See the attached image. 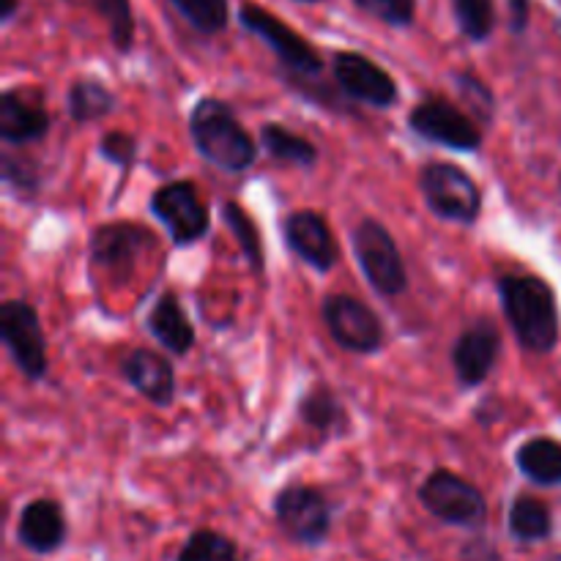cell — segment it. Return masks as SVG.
Instances as JSON below:
<instances>
[{
    "label": "cell",
    "instance_id": "obj_1",
    "mask_svg": "<svg viewBox=\"0 0 561 561\" xmlns=\"http://www.w3.org/2000/svg\"><path fill=\"white\" fill-rule=\"evenodd\" d=\"M502 310L526 351L548 354L559 343V307L553 288L535 274L499 279Z\"/></svg>",
    "mask_w": 561,
    "mask_h": 561
},
{
    "label": "cell",
    "instance_id": "obj_2",
    "mask_svg": "<svg viewBox=\"0 0 561 561\" xmlns=\"http://www.w3.org/2000/svg\"><path fill=\"white\" fill-rule=\"evenodd\" d=\"M192 142L206 162L225 173H244L257 159V146L233 110L219 99H201L190 115Z\"/></svg>",
    "mask_w": 561,
    "mask_h": 561
},
{
    "label": "cell",
    "instance_id": "obj_3",
    "mask_svg": "<svg viewBox=\"0 0 561 561\" xmlns=\"http://www.w3.org/2000/svg\"><path fill=\"white\" fill-rule=\"evenodd\" d=\"M420 190L427 208L449 222L474 225L482 211V192L463 168L453 162H431L420 170Z\"/></svg>",
    "mask_w": 561,
    "mask_h": 561
},
{
    "label": "cell",
    "instance_id": "obj_4",
    "mask_svg": "<svg viewBox=\"0 0 561 561\" xmlns=\"http://www.w3.org/2000/svg\"><path fill=\"white\" fill-rule=\"evenodd\" d=\"M420 502L433 518L447 526L480 529L488 520V502L480 488L449 469H436L427 474L420 488Z\"/></svg>",
    "mask_w": 561,
    "mask_h": 561
},
{
    "label": "cell",
    "instance_id": "obj_5",
    "mask_svg": "<svg viewBox=\"0 0 561 561\" xmlns=\"http://www.w3.org/2000/svg\"><path fill=\"white\" fill-rule=\"evenodd\" d=\"M354 255L373 290L381 296H400L409 288V274L392 233L376 219H362L351 233Z\"/></svg>",
    "mask_w": 561,
    "mask_h": 561
},
{
    "label": "cell",
    "instance_id": "obj_6",
    "mask_svg": "<svg viewBox=\"0 0 561 561\" xmlns=\"http://www.w3.org/2000/svg\"><path fill=\"white\" fill-rule=\"evenodd\" d=\"M0 340L27 381H42L47 376V340L38 323V312L27 301L9 299L0 307Z\"/></svg>",
    "mask_w": 561,
    "mask_h": 561
},
{
    "label": "cell",
    "instance_id": "obj_7",
    "mask_svg": "<svg viewBox=\"0 0 561 561\" xmlns=\"http://www.w3.org/2000/svg\"><path fill=\"white\" fill-rule=\"evenodd\" d=\"M274 518L283 535L299 546H321L332 531V507L318 488L288 485L274 499Z\"/></svg>",
    "mask_w": 561,
    "mask_h": 561
},
{
    "label": "cell",
    "instance_id": "obj_8",
    "mask_svg": "<svg viewBox=\"0 0 561 561\" xmlns=\"http://www.w3.org/2000/svg\"><path fill=\"white\" fill-rule=\"evenodd\" d=\"M151 211L179 247L195 244L211 228L206 203L201 201V192L192 181H173V184L159 186L151 197Z\"/></svg>",
    "mask_w": 561,
    "mask_h": 561
},
{
    "label": "cell",
    "instance_id": "obj_9",
    "mask_svg": "<svg viewBox=\"0 0 561 561\" xmlns=\"http://www.w3.org/2000/svg\"><path fill=\"white\" fill-rule=\"evenodd\" d=\"M323 323L334 343L351 354H376L383 345V327L376 312L348 294H332L323 301Z\"/></svg>",
    "mask_w": 561,
    "mask_h": 561
},
{
    "label": "cell",
    "instance_id": "obj_10",
    "mask_svg": "<svg viewBox=\"0 0 561 561\" xmlns=\"http://www.w3.org/2000/svg\"><path fill=\"white\" fill-rule=\"evenodd\" d=\"M409 126L427 142H438L453 151H477L482 146V135L474 121L447 99H427L416 104L409 115Z\"/></svg>",
    "mask_w": 561,
    "mask_h": 561
},
{
    "label": "cell",
    "instance_id": "obj_11",
    "mask_svg": "<svg viewBox=\"0 0 561 561\" xmlns=\"http://www.w3.org/2000/svg\"><path fill=\"white\" fill-rule=\"evenodd\" d=\"M241 25H244L247 31L255 33L257 38H263V42L277 53V58L283 60L288 69H294L296 75L312 77L323 71L321 55H318L294 27L279 22L277 16L268 14V11L257 9V5H244V9H241Z\"/></svg>",
    "mask_w": 561,
    "mask_h": 561
},
{
    "label": "cell",
    "instance_id": "obj_12",
    "mask_svg": "<svg viewBox=\"0 0 561 561\" xmlns=\"http://www.w3.org/2000/svg\"><path fill=\"white\" fill-rule=\"evenodd\" d=\"M332 71L340 91L354 99V102L370 104V107L378 110H387L398 102V82L365 55L340 53L334 58Z\"/></svg>",
    "mask_w": 561,
    "mask_h": 561
},
{
    "label": "cell",
    "instance_id": "obj_13",
    "mask_svg": "<svg viewBox=\"0 0 561 561\" xmlns=\"http://www.w3.org/2000/svg\"><path fill=\"white\" fill-rule=\"evenodd\" d=\"M285 244L299 261L316 272H332L340 261V247L332 228L318 211H294L285 219Z\"/></svg>",
    "mask_w": 561,
    "mask_h": 561
},
{
    "label": "cell",
    "instance_id": "obj_14",
    "mask_svg": "<svg viewBox=\"0 0 561 561\" xmlns=\"http://www.w3.org/2000/svg\"><path fill=\"white\" fill-rule=\"evenodd\" d=\"M499 351H502V334L493 323H474L466 329L453 348V367L458 383L463 389H474L491 376V370L499 362Z\"/></svg>",
    "mask_w": 561,
    "mask_h": 561
},
{
    "label": "cell",
    "instance_id": "obj_15",
    "mask_svg": "<svg viewBox=\"0 0 561 561\" xmlns=\"http://www.w3.org/2000/svg\"><path fill=\"white\" fill-rule=\"evenodd\" d=\"M151 233L140 225H104L91 239V261L107 274H124L129 272L135 257L151 247Z\"/></svg>",
    "mask_w": 561,
    "mask_h": 561
},
{
    "label": "cell",
    "instance_id": "obj_16",
    "mask_svg": "<svg viewBox=\"0 0 561 561\" xmlns=\"http://www.w3.org/2000/svg\"><path fill=\"white\" fill-rule=\"evenodd\" d=\"M124 378L157 409H168L175 400L173 365L151 348H135L121 362Z\"/></svg>",
    "mask_w": 561,
    "mask_h": 561
},
{
    "label": "cell",
    "instance_id": "obj_17",
    "mask_svg": "<svg viewBox=\"0 0 561 561\" xmlns=\"http://www.w3.org/2000/svg\"><path fill=\"white\" fill-rule=\"evenodd\" d=\"M66 518L64 510L53 499H33L25 504L20 513V524H16V540L25 546L27 551L47 557L55 553L66 542Z\"/></svg>",
    "mask_w": 561,
    "mask_h": 561
},
{
    "label": "cell",
    "instance_id": "obj_18",
    "mask_svg": "<svg viewBox=\"0 0 561 561\" xmlns=\"http://www.w3.org/2000/svg\"><path fill=\"white\" fill-rule=\"evenodd\" d=\"M49 115L38 104L27 102L22 93L5 91L0 99V137L9 146H25L47 135Z\"/></svg>",
    "mask_w": 561,
    "mask_h": 561
},
{
    "label": "cell",
    "instance_id": "obj_19",
    "mask_svg": "<svg viewBox=\"0 0 561 561\" xmlns=\"http://www.w3.org/2000/svg\"><path fill=\"white\" fill-rule=\"evenodd\" d=\"M148 332L175 356L190 354V348L195 345V329L181 307V299L170 290L153 301V310L148 312Z\"/></svg>",
    "mask_w": 561,
    "mask_h": 561
},
{
    "label": "cell",
    "instance_id": "obj_20",
    "mask_svg": "<svg viewBox=\"0 0 561 561\" xmlns=\"http://www.w3.org/2000/svg\"><path fill=\"white\" fill-rule=\"evenodd\" d=\"M299 420L321 436H343L348 431V411L332 387H312L301 394Z\"/></svg>",
    "mask_w": 561,
    "mask_h": 561
},
{
    "label": "cell",
    "instance_id": "obj_21",
    "mask_svg": "<svg viewBox=\"0 0 561 561\" xmlns=\"http://www.w3.org/2000/svg\"><path fill=\"white\" fill-rule=\"evenodd\" d=\"M520 474L537 485H561V444L553 438H531L515 455Z\"/></svg>",
    "mask_w": 561,
    "mask_h": 561
},
{
    "label": "cell",
    "instance_id": "obj_22",
    "mask_svg": "<svg viewBox=\"0 0 561 561\" xmlns=\"http://www.w3.org/2000/svg\"><path fill=\"white\" fill-rule=\"evenodd\" d=\"M261 142H263V148H266L268 157L277 159V162L294 164V168H301V170L316 168V162H318L316 146H312L307 137L290 131L288 126L266 124L261 129Z\"/></svg>",
    "mask_w": 561,
    "mask_h": 561
},
{
    "label": "cell",
    "instance_id": "obj_23",
    "mask_svg": "<svg viewBox=\"0 0 561 561\" xmlns=\"http://www.w3.org/2000/svg\"><path fill=\"white\" fill-rule=\"evenodd\" d=\"M510 535L518 542H540L548 540L553 531L551 510L535 496H518L510 507Z\"/></svg>",
    "mask_w": 561,
    "mask_h": 561
},
{
    "label": "cell",
    "instance_id": "obj_24",
    "mask_svg": "<svg viewBox=\"0 0 561 561\" xmlns=\"http://www.w3.org/2000/svg\"><path fill=\"white\" fill-rule=\"evenodd\" d=\"M66 107H69V115L77 124H91V121H99L113 113L115 96L99 80H77L69 88Z\"/></svg>",
    "mask_w": 561,
    "mask_h": 561
},
{
    "label": "cell",
    "instance_id": "obj_25",
    "mask_svg": "<svg viewBox=\"0 0 561 561\" xmlns=\"http://www.w3.org/2000/svg\"><path fill=\"white\" fill-rule=\"evenodd\" d=\"M175 561H241V557L230 537L211 529H201L190 535V540L184 542Z\"/></svg>",
    "mask_w": 561,
    "mask_h": 561
},
{
    "label": "cell",
    "instance_id": "obj_26",
    "mask_svg": "<svg viewBox=\"0 0 561 561\" xmlns=\"http://www.w3.org/2000/svg\"><path fill=\"white\" fill-rule=\"evenodd\" d=\"M222 214L230 233L236 236L241 252H244V257L250 261L252 272H263V244L261 233H257V225L252 222V217L239 206V203H225Z\"/></svg>",
    "mask_w": 561,
    "mask_h": 561
},
{
    "label": "cell",
    "instance_id": "obj_27",
    "mask_svg": "<svg viewBox=\"0 0 561 561\" xmlns=\"http://www.w3.org/2000/svg\"><path fill=\"white\" fill-rule=\"evenodd\" d=\"M455 16H458L460 31L474 42L491 36L493 22H496V11H493V0H453Z\"/></svg>",
    "mask_w": 561,
    "mask_h": 561
},
{
    "label": "cell",
    "instance_id": "obj_28",
    "mask_svg": "<svg viewBox=\"0 0 561 561\" xmlns=\"http://www.w3.org/2000/svg\"><path fill=\"white\" fill-rule=\"evenodd\" d=\"M173 3L201 33H219L228 25V0H173Z\"/></svg>",
    "mask_w": 561,
    "mask_h": 561
},
{
    "label": "cell",
    "instance_id": "obj_29",
    "mask_svg": "<svg viewBox=\"0 0 561 561\" xmlns=\"http://www.w3.org/2000/svg\"><path fill=\"white\" fill-rule=\"evenodd\" d=\"M91 3L110 25V38H113L115 47L126 53L135 42V20H131L129 0H91Z\"/></svg>",
    "mask_w": 561,
    "mask_h": 561
},
{
    "label": "cell",
    "instance_id": "obj_30",
    "mask_svg": "<svg viewBox=\"0 0 561 561\" xmlns=\"http://www.w3.org/2000/svg\"><path fill=\"white\" fill-rule=\"evenodd\" d=\"M356 5H359L362 11H367V14L378 16V20L398 27L411 25L416 9L414 0H356Z\"/></svg>",
    "mask_w": 561,
    "mask_h": 561
},
{
    "label": "cell",
    "instance_id": "obj_31",
    "mask_svg": "<svg viewBox=\"0 0 561 561\" xmlns=\"http://www.w3.org/2000/svg\"><path fill=\"white\" fill-rule=\"evenodd\" d=\"M99 151H102V157L107 159V162L126 170L137 157V140L131 135H126V131H110V135H104L102 142H99Z\"/></svg>",
    "mask_w": 561,
    "mask_h": 561
},
{
    "label": "cell",
    "instance_id": "obj_32",
    "mask_svg": "<svg viewBox=\"0 0 561 561\" xmlns=\"http://www.w3.org/2000/svg\"><path fill=\"white\" fill-rule=\"evenodd\" d=\"M460 561H502V553L496 551L491 540L477 537V540L466 542L463 551H460Z\"/></svg>",
    "mask_w": 561,
    "mask_h": 561
},
{
    "label": "cell",
    "instance_id": "obj_33",
    "mask_svg": "<svg viewBox=\"0 0 561 561\" xmlns=\"http://www.w3.org/2000/svg\"><path fill=\"white\" fill-rule=\"evenodd\" d=\"M529 22V0H510V27L520 33Z\"/></svg>",
    "mask_w": 561,
    "mask_h": 561
},
{
    "label": "cell",
    "instance_id": "obj_34",
    "mask_svg": "<svg viewBox=\"0 0 561 561\" xmlns=\"http://www.w3.org/2000/svg\"><path fill=\"white\" fill-rule=\"evenodd\" d=\"M14 11H16V0H3V11H0V16H3V20H11Z\"/></svg>",
    "mask_w": 561,
    "mask_h": 561
},
{
    "label": "cell",
    "instance_id": "obj_35",
    "mask_svg": "<svg viewBox=\"0 0 561 561\" xmlns=\"http://www.w3.org/2000/svg\"><path fill=\"white\" fill-rule=\"evenodd\" d=\"M310 3H312V0H310Z\"/></svg>",
    "mask_w": 561,
    "mask_h": 561
}]
</instances>
